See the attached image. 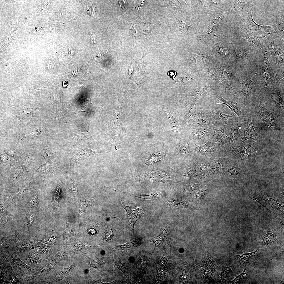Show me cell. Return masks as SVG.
Returning a JSON list of instances; mask_svg holds the SVG:
<instances>
[{"label": "cell", "mask_w": 284, "mask_h": 284, "mask_svg": "<svg viewBox=\"0 0 284 284\" xmlns=\"http://www.w3.org/2000/svg\"><path fill=\"white\" fill-rule=\"evenodd\" d=\"M254 111L252 114L253 127L264 138L280 141L284 134V117L270 112L266 108L262 95L253 103Z\"/></svg>", "instance_id": "obj_1"}, {"label": "cell", "mask_w": 284, "mask_h": 284, "mask_svg": "<svg viewBox=\"0 0 284 284\" xmlns=\"http://www.w3.org/2000/svg\"><path fill=\"white\" fill-rule=\"evenodd\" d=\"M237 74V86L234 91L235 101L240 105L242 113L252 114L254 111L253 103L265 91L249 65L239 68Z\"/></svg>", "instance_id": "obj_2"}, {"label": "cell", "mask_w": 284, "mask_h": 284, "mask_svg": "<svg viewBox=\"0 0 284 284\" xmlns=\"http://www.w3.org/2000/svg\"><path fill=\"white\" fill-rule=\"evenodd\" d=\"M249 65L265 91L277 86L280 89L283 88L275 75L269 60L268 51L265 46L262 48L259 49Z\"/></svg>", "instance_id": "obj_3"}, {"label": "cell", "mask_w": 284, "mask_h": 284, "mask_svg": "<svg viewBox=\"0 0 284 284\" xmlns=\"http://www.w3.org/2000/svg\"><path fill=\"white\" fill-rule=\"evenodd\" d=\"M239 69L236 66L227 65L213 68H209L206 70L209 76L221 86L224 93L235 100H236V96L232 83L234 79H235V74Z\"/></svg>", "instance_id": "obj_4"}, {"label": "cell", "mask_w": 284, "mask_h": 284, "mask_svg": "<svg viewBox=\"0 0 284 284\" xmlns=\"http://www.w3.org/2000/svg\"><path fill=\"white\" fill-rule=\"evenodd\" d=\"M224 153L228 159L254 162L263 152L253 143L246 140L238 145L221 146Z\"/></svg>", "instance_id": "obj_5"}, {"label": "cell", "mask_w": 284, "mask_h": 284, "mask_svg": "<svg viewBox=\"0 0 284 284\" xmlns=\"http://www.w3.org/2000/svg\"><path fill=\"white\" fill-rule=\"evenodd\" d=\"M265 46L269 52V59L275 75L281 83L284 81V53L277 43L270 38H267Z\"/></svg>", "instance_id": "obj_6"}, {"label": "cell", "mask_w": 284, "mask_h": 284, "mask_svg": "<svg viewBox=\"0 0 284 284\" xmlns=\"http://www.w3.org/2000/svg\"><path fill=\"white\" fill-rule=\"evenodd\" d=\"M262 98L265 105L269 111L284 117V103L279 87L270 88L264 91Z\"/></svg>", "instance_id": "obj_7"}, {"label": "cell", "mask_w": 284, "mask_h": 284, "mask_svg": "<svg viewBox=\"0 0 284 284\" xmlns=\"http://www.w3.org/2000/svg\"><path fill=\"white\" fill-rule=\"evenodd\" d=\"M247 123V116L238 118L236 123L227 127V133L222 146L238 145L244 136V130Z\"/></svg>", "instance_id": "obj_8"}, {"label": "cell", "mask_w": 284, "mask_h": 284, "mask_svg": "<svg viewBox=\"0 0 284 284\" xmlns=\"http://www.w3.org/2000/svg\"><path fill=\"white\" fill-rule=\"evenodd\" d=\"M251 172L243 163L235 160H226L222 175L233 180H239Z\"/></svg>", "instance_id": "obj_9"}, {"label": "cell", "mask_w": 284, "mask_h": 284, "mask_svg": "<svg viewBox=\"0 0 284 284\" xmlns=\"http://www.w3.org/2000/svg\"><path fill=\"white\" fill-rule=\"evenodd\" d=\"M259 49L252 44L242 43L235 52L236 61L238 63L237 67L240 68L249 65L255 57Z\"/></svg>", "instance_id": "obj_10"}, {"label": "cell", "mask_w": 284, "mask_h": 284, "mask_svg": "<svg viewBox=\"0 0 284 284\" xmlns=\"http://www.w3.org/2000/svg\"><path fill=\"white\" fill-rule=\"evenodd\" d=\"M210 109L215 120V126H226L228 127L237 123L238 117L236 114H226L223 112V108L214 104L210 105Z\"/></svg>", "instance_id": "obj_11"}, {"label": "cell", "mask_w": 284, "mask_h": 284, "mask_svg": "<svg viewBox=\"0 0 284 284\" xmlns=\"http://www.w3.org/2000/svg\"><path fill=\"white\" fill-rule=\"evenodd\" d=\"M198 105L196 99H193L182 106L180 109V118L186 129L190 127L197 115Z\"/></svg>", "instance_id": "obj_12"}, {"label": "cell", "mask_w": 284, "mask_h": 284, "mask_svg": "<svg viewBox=\"0 0 284 284\" xmlns=\"http://www.w3.org/2000/svg\"><path fill=\"white\" fill-rule=\"evenodd\" d=\"M214 128L213 124L209 126L191 127L188 128L186 131L194 141V143L201 145L205 144L208 141Z\"/></svg>", "instance_id": "obj_13"}, {"label": "cell", "mask_w": 284, "mask_h": 284, "mask_svg": "<svg viewBox=\"0 0 284 284\" xmlns=\"http://www.w3.org/2000/svg\"><path fill=\"white\" fill-rule=\"evenodd\" d=\"M215 122L210 105L208 103H206L198 106L197 116L191 127L209 126L214 124Z\"/></svg>", "instance_id": "obj_14"}, {"label": "cell", "mask_w": 284, "mask_h": 284, "mask_svg": "<svg viewBox=\"0 0 284 284\" xmlns=\"http://www.w3.org/2000/svg\"><path fill=\"white\" fill-rule=\"evenodd\" d=\"M208 103L211 105L218 104L225 105L227 106L232 112H234L239 118H241L246 114L242 113L239 103L232 99L231 100H227L224 99L220 93L216 92L209 99Z\"/></svg>", "instance_id": "obj_15"}, {"label": "cell", "mask_w": 284, "mask_h": 284, "mask_svg": "<svg viewBox=\"0 0 284 284\" xmlns=\"http://www.w3.org/2000/svg\"><path fill=\"white\" fill-rule=\"evenodd\" d=\"M215 89L213 86L206 85L200 86L187 90L184 98L194 96L196 100L198 106L204 105L205 104L203 101L208 98L210 92Z\"/></svg>", "instance_id": "obj_16"}, {"label": "cell", "mask_w": 284, "mask_h": 284, "mask_svg": "<svg viewBox=\"0 0 284 284\" xmlns=\"http://www.w3.org/2000/svg\"><path fill=\"white\" fill-rule=\"evenodd\" d=\"M78 129V135L75 138L79 144L87 143L97 146L96 141L93 138L89 130V123L85 121L81 124H76Z\"/></svg>", "instance_id": "obj_17"}, {"label": "cell", "mask_w": 284, "mask_h": 284, "mask_svg": "<svg viewBox=\"0 0 284 284\" xmlns=\"http://www.w3.org/2000/svg\"><path fill=\"white\" fill-rule=\"evenodd\" d=\"M246 115V124L244 130V136L240 141V143L249 139H251L256 141L258 144H260L263 142L264 138L262 136L259 134L254 128L251 120L252 114L248 113Z\"/></svg>", "instance_id": "obj_18"}, {"label": "cell", "mask_w": 284, "mask_h": 284, "mask_svg": "<svg viewBox=\"0 0 284 284\" xmlns=\"http://www.w3.org/2000/svg\"><path fill=\"white\" fill-rule=\"evenodd\" d=\"M192 147L195 152L209 158L217 153L216 143L211 135L205 144L198 145L194 143Z\"/></svg>", "instance_id": "obj_19"}, {"label": "cell", "mask_w": 284, "mask_h": 284, "mask_svg": "<svg viewBox=\"0 0 284 284\" xmlns=\"http://www.w3.org/2000/svg\"><path fill=\"white\" fill-rule=\"evenodd\" d=\"M164 111L167 115L168 120L171 128L175 135L177 136L182 135L184 130L186 129L182 123H179L175 118L171 110L168 108L164 109Z\"/></svg>", "instance_id": "obj_20"}, {"label": "cell", "mask_w": 284, "mask_h": 284, "mask_svg": "<svg viewBox=\"0 0 284 284\" xmlns=\"http://www.w3.org/2000/svg\"><path fill=\"white\" fill-rule=\"evenodd\" d=\"M102 152L103 150L99 148L91 149L84 147L80 148L71 158L70 161L72 163H77L91 156Z\"/></svg>", "instance_id": "obj_21"}, {"label": "cell", "mask_w": 284, "mask_h": 284, "mask_svg": "<svg viewBox=\"0 0 284 284\" xmlns=\"http://www.w3.org/2000/svg\"><path fill=\"white\" fill-rule=\"evenodd\" d=\"M209 159L208 163L212 174L222 175L226 160L219 158L217 154Z\"/></svg>", "instance_id": "obj_22"}, {"label": "cell", "mask_w": 284, "mask_h": 284, "mask_svg": "<svg viewBox=\"0 0 284 284\" xmlns=\"http://www.w3.org/2000/svg\"><path fill=\"white\" fill-rule=\"evenodd\" d=\"M214 125V128L211 135L215 141L216 148H220L223 145L227 133L228 127L226 126H216Z\"/></svg>", "instance_id": "obj_23"}, {"label": "cell", "mask_w": 284, "mask_h": 284, "mask_svg": "<svg viewBox=\"0 0 284 284\" xmlns=\"http://www.w3.org/2000/svg\"><path fill=\"white\" fill-rule=\"evenodd\" d=\"M265 38L262 34L251 32L242 34L241 40L253 43L258 47L259 48L261 49L264 47Z\"/></svg>", "instance_id": "obj_24"}, {"label": "cell", "mask_w": 284, "mask_h": 284, "mask_svg": "<svg viewBox=\"0 0 284 284\" xmlns=\"http://www.w3.org/2000/svg\"><path fill=\"white\" fill-rule=\"evenodd\" d=\"M153 252L148 254L142 255L138 262L137 268V276L140 277L141 280H143L145 278V274L147 267V265L149 260Z\"/></svg>", "instance_id": "obj_25"}, {"label": "cell", "mask_w": 284, "mask_h": 284, "mask_svg": "<svg viewBox=\"0 0 284 284\" xmlns=\"http://www.w3.org/2000/svg\"><path fill=\"white\" fill-rule=\"evenodd\" d=\"M222 17L219 16L216 18L205 31L201 35L198 36V38L201 39L210 37L212 36H217L216 31Z\"/></svg>", "instance_id": "obj_26"}, {"label": "cell", "mask_w": 284, "mask_h": 284, "mask_svg": "<svg viewBox=\"0 0 284 284\" xmlns=\"http://www.w3.org/2000/svg\"><path fill=\"white\" fill-rule=\"evenodd\" d=\"M158 265V271L154 283H158L164 280L166 271V260H165L163 255Z\"/></svg>", "instance_id": "obj_27"}, {"label": "cell", "mask_w": 284, "mask_h": 284, "mask_svg": "<svg viewBox=\"0 0 284 284\" xmlns=\"http://www.w3.org/2000/svg\"><path fill=\"white\" fill-rule=\"evenodd\" d=\"M124 206L125 207L124 208L126 211V215L128 216L130 219L133 227L134 232V225L136 222L141 217V214L139 211L136 209H134L131 206L130 207L128 206L129 208L127 209L125 206Z\"/></svg>", "instance_id": "obj_28"}, {"label": "cell", "mask_w": 284, "mask_h": 284, "mask_svg": "<svg viewBox=\"0 0 284 284\" xmlns=\"http://www.w3.org/2000/svg\"><path fill=\"white\" fill-rule=\"evenodd\" d=\"M210 59L207 54L203 52L195 54L190 57L188 61L189 63H199L202 64L209 63Z\"/></svg>", "instance_id": "obj_29"}, {"label": "cell", "mask_w": 284, "mask_h": 284, "mask_svg": "<svg viewBox=\"0 0 284 284\" xmlns=\"http://www.w3.org/2000/svg\"><path fill=\"white\" fill-rule=\"evenodd\" d=\"M280 227L270 231H263L261 234V241L262 244L268 245L273 242L276 237V234Z\"/></svg>", "instance_id": "obj_30"}, {"label": "cell", "mask_w": 284, "mask_h": 284, "mask_svg": "<svg viewBox=\"0 0 284 284\" xmlns=\"http://www.w3.org/2000/svg\"><path fill=\"white\" fill-rule=\"evenodd\" d=\"M208 163L204 162L198 166V175L203 178H207L212 175Z\"/></svg>", "instance_id": "obj_31"}, {"label": "cell", "mask_w": 284, "mask_h": 284, "mask_svg": "<svg viewBox=\"0 0 284 284\" xmlns=\"http://www.w3.org/2000/svg\"><path fill=\"white\" fill-rule=\"evenodd\" d=\"M94 201V200L92 199L88 200L84 197L81 198L78 201L79 207V215H80L83 212L89 211Z\"/></svg>", "instance_id": "obj_32"}, {"label": "cell", "mask_w": 284, "mask_h": 284, "mask_svg": "<svg viewBox=\"0 0 284 284\" xmlns=\"http://www.w3.org/2000/svg\"><path fill=\"white\" fill-rule=\"evenodd\" d=\"M169 228V226H167L161 233L157 236L151 239L150 240V241L154 243L155 245V247L153 251V252L162 243L163 241L166 238Z\"/></svg>", "instance_id": "obj_33"}, {"label": "cell", "mask_w": 284, "mask_h": 284, "mask_svg": "<svg viewBox=\"0 0 284 284\" xmlns=\"http://www.w3.org/2000/svg\"><path fill=\"white\" fill-rule=\"evenodd\" d=\"M188 4H186L184 1H181L179 5L175 3H174L172 2L168 3H165L162 4L158 5L161 7H166L172 9L176 11H182L183 7L186 5Z\"/></svg>", "instance_id": "obj_34"}, {"label": "cell", "mask_w": 284, "mask_h": 284, "mask_svg": "<svg viewBox=\"0 0 284 284\" xmlns=\"http://www.w3.org/2000/svg\"><path fill=\"white\" fill-rule=\"evenodd\" d=\"M144 29L143 34L146 37L152 30L160 24V23L159 21L150 23H144Z\"/></svg>", "instance_id": "obj_35"}, {"label": "cell", "mask_w": 284, "mask_h": 284, "mask_svg": "<svg viewBox=\"0 0 284 284\" xmlns=\"http://www.w3.org/2000/svg\"><path fill=\"white\" fill-rule=\"evenodd\" d=\"M190 143L189 140L185 139L181 142L178 146L180 152L183 154H186L189 153V148Z\"/></svg>", "instance_id": "obj_36"}, {"label": "cell", "mask_w": 284, "mask_h": 284, "mask_svg": "<svg viewBox=\"0 0 284 284\" xmlns=\"http://www.w3.org/2000/svg\"><path fill=\"white\" fill-rule=\"evenodd\" d=\"M217 49L220 55L223 58L227 59H229L231 58V52L228 48L218 47Z\"/></svg>", "instance_id": "obj_37"}, {"label": "cell", "mask_w": 284, "mask_h": 284, "mask_svg": "<svg viewBox=\"0 0 284 284\" xmlns=\"http://www.w3.org/2000/svg\"><path fill=\"white\" fill-rule=\"evenodd\" d=\"M72 193L73 197L77 198L78 194V188L79 183L76 180L71 179H70Z\"/></svg>", "instance_id": "obj_38"}, {"label": "cell", "mask_w": 284, "mask_h": 284, "mask_svg": "<svg viewBox=\"0 0 284 284\" xmlns=\"http://www.w3.org/2000/svg\"><path fill=\"white\" fill-rule=\"evenodd\" d=\"M257 251V250H256L254 252L245 253L241 255H239L238 257L243 262H249L253 258Z\"/></svg>", "instance_id": "obj_39"}, {"label": "cell", "mask_w": 284, "mask_h": 284, "mask_svg": "<svg viewBox=\"0 0 284 284\" xmlns=\"http://www.w3.org/2000/svg\"><path fill=\"white\" fill-rule=\"evenodd\" d=\"M161 195V194L160 192H156L150 194L139 195L138 196H136L137 197L145 199H153L159 198L160 197Z\"/></svg>", "instance_id": "obj_40"}, {"label": "cell", "mask_w": 284, "mask_h": 284, "mask_svg": "<svg viewBox=\"0 0 284 284\" xmlns=\"http://www.w3.org/2000/svg\"><path fill=\"white\" fill-rule=\"evenodd\" d=\"M196 78L194 74L190 73L184 77L180 78L179 81L180 83L184 84L190 83L194 81Z\"/></svg>", "instance_id": "obj_41"}, {"label": "cell", "mask_w": 284, "mask_h": 284, "mask_svg": "<svg viewBox=\"0 0 284 284\" xmlns=\"http://www.w3.org/2000/svg\"><path fill=\"white\" fill-rule=\"evenodd\" d=\"M140 239H139L135 240H130L125 244L117 246V247L119 248H129L137 245L140 242Z\"/></svg>", "instance_id": "obj_42"}, {"label": "cell", "mask_w": 284, "mask_h": 284, "mask_svg": "<svg viewBox=\"0 0 284 284\" xmlns=\"http://www.w3.org/2000/svg\"><path fill=\"white\" fill-rule=\"evenodd\" d=\"M115 264L114 266L115 268H118L123 273L124 276H126L127 273L126 268L124 265L122 263L118 261H115Z\"/></svg>", "instance_id": "obj_43"}, {"label": "cell", "mask_w": 284, "mask_h": 284, "mask_svg": "<svg viewBox=\"0 0 284 284\" xmlns=\"http://www.w3.org/2000/svg\"><path fill=\"white\" fill-rule=\"evenodd\" d=\"M178 23L179 29L181 30L186 31L192 28V27L189 26L183 21L181 19H178Z\"/></svg>", "instance_id": "obj_44"}, {"label": "cell", "mask_w": 284, "mask_h": 284, "mask_svg": "<svg viewBox=\"0 0 284 284\" xmlns=\"http://www.w3.org/2000/svg\"><path fill=\"white\" fill-rule=\"evenodd\" d=\"M245 1L238 0L235 1V6L237 9L241 13L244 10Z\"/></svg>", "instance_id": "obj_45"}, {"label": "cell", "mask_w": 284, "mask_h": 284, "mask_svg": "<svg viewBox=\"0 0 284 284\" xmlns=\"http://www.w3.org/2000/svg\"><path fill=\"white\" fill-rule=\"evenodd\" d=\"M246 271L244 270L242 273L239 275L236 276L235 279L231 282L238 283L246 275Z\"/></svg>", "instance_id": "obj_46"}, {"label": "cell", "mask_w": 284, "mask_h": 284, "mask_svg": "<svg viewBox=\"0 0 284 284\" xmlns=\"http://www.w3.org/2000/svg\"><path fill=\"white\" fill-rule=\"evenodd\" d=\"M172 202L173 204L179 207H183L186 205L184 201L179 200H173Z\"/></svg>", "instance_id": "obj_47"}, {"label": "cell", "mask_w": 284, "mask_h": 284, "mask_svg": "<svg viewBox=\"0 0 284 284\" xmlns=\"http://www.w3.org/2000/svg\"><path fill=\"white\" fill-rule=\"evenodd\" d=\"M199 3L205 5H209L211 4H217V3H215L211 0L199 1Z\"/></svg>", "instance_id": "obj_48"}, {"label": "cell", "mask_w": 284, "mask_h": 284, "mask_svg": "<svg viewBox=\"0 0 284 284\" xmlns=\"http://www.w3.org/2000/svg\"><path fill=\"white\" fill-rule=\"evenodd\" d=\"M95 12V7L92 6L87 10V13L90 15L94 16Z\"/></svg>", "instance_id": "obj_49"}, {"label": "cell", "mask_w": 284, "mask_h": 284, "mask_svg": "<svg viewBox=\"0 0 284 284\" xmlns=\"http://www.w3.org/2000/svg\"><path fill=\"white\" fill-rule=\"evenodd\" d=\"M89 247L88 246L79 244L78 245V246L75 249V250H79L83 249H88Z\"/></svg>", "instance_id": "obj_50"}, {"label": "cell", "mask_w": 284, "mask_h": 284, "mask_svg": "<svg viewBox=\"0 0 284 284\" xmlns=\"http://www.w3.org/2000/svg\"><path fill=\"white\" fill-rule=\"evenodd\" d=\"M74 86L77 88H84V84L79 83H77L76 84H75Z\"/></svg>", "instance_id": "obj_51"}, {"label": "cell", "mask_w": 284, "mask_h": 284, "mask_svg": "<svg viewBox=\"0 0 284 284\" xmlns=\"http://www.w3.org/2000/svg\"><path fill=\"white\" fill-rule=\"evenodd\" d=\"M111 232H109L107 234L105 239L108 240H110L111 238Z\"/></svg>", "instance_id": "obj_52"}, {"label": "cell", "mask_w": 284, "mask_h": 284, "mask_svg": "<svg viewBox=\"0 0 284 284\" xmlns=\"http://www.w3.org/2000/svg\"><path fill=\"white\" fill-rule=\"evenodd\" d=\"M73 51L72 50V49H69V57L70 58H71L73 56Z\"/></svg>", "instance_id": "obj_53"}, {"label": "cell", "mask_w": 284, "mask_h": 284, "mask_svg": "<svg viewBox=\"0 0 284 284\" xmlns=\"http://www.w3.org/2000/svg\"><path fill=\"white\" fill-rule=\"evenodd\" d=\"M119 1V3H120V6L121 8V7H122V9H124L123 8H124V6L123 5V4H124V2H125L124 1Z\"/></svg>", "instance_id": "obj_54"}]
</instances>
